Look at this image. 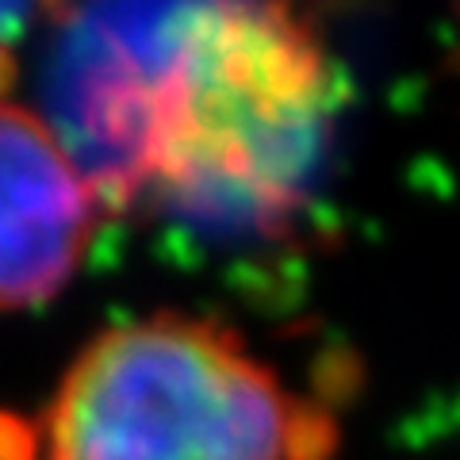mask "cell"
I'll list each match as a JSON object with an SVG mask.
<instances>
[{
    "instance_id": "1",
    "label": "cell",
    "mask_w": 460,
    "mask_h": 460,
    "mask_svg": "<svg viewBox=\"0 0 460 460\" xmlns=\"http://www.w3.org/2000/svg\"><path fill=\"white\" fill-rule=\"evenodd\" d=\"M74 77L81 165L189 219L272 230L304 208L338 74L292 8L108 12Z\"/></svg>"
},
{
    "instance_id": "2",
    "label": "cell",
    "mask_w": 460,
    "mask_h": 460,
    "mask_svg": "<svg viewBox=\"0 0 460 460\" xmlns=\"http://www.w3.org/2000/svg\"><path fill=\"white\" fill-rule=\"evenodd\" d=\"M334 426L226 326L146 314L69 361L39 460H326Z\"/></svg>"
},
{
    "instance_id": "3",
    "label": "cell",
    "mask_w": 460,
    "mask_h": 460,
    "mask_svg": "<svg viewBox=\"0 0 460 460\" xmlns=\"http://www.w3.org/2000/svg\"><path fill=\"white\" fill-rule=\"evenodd\" d=\"M100 189L62 131L0 96V311L62 296L93 250Z\"/></svg>"
}]
</instances>
